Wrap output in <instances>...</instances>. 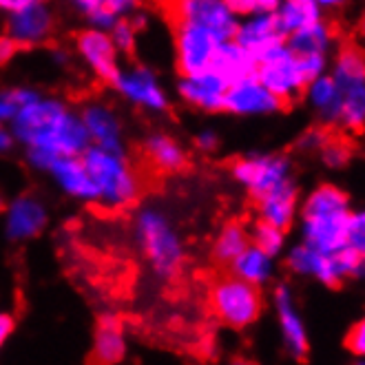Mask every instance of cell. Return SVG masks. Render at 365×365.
Returning a JSON list of instances; mask_svg holds the SVG:
<instances>
[{
    "instance_id": "1",
    "label": "cell",
    "mask_w": 365,
    "mask_h": 365,
    "mask_svg": "<svg viewBox=\"0 0 365 365\" xmlns=\"http://www.w3.org/2000/svg\"><path fill=\"white\" fill-rule=\"evenodd\" d=\"M11 122L16 138L29 146L31 162L45 170L58 155H82L91 142L82 118L53 100L34 98L20 106Z\"/></svg>"
},
{
    "instance_id": "2",
    "label": "cell",
    "mask_w": 365,
    "mask_h": 365,
    "mask_svg": "<svg viewBox=\"0 0 365 365\" xmlns=\"http://www.w3.org/2000/svg\"><path fill=\"white\" fill-rule=\"evenodd\" d=\"M96 184V202L109 210L131 206L140 195V175L122 151L104 146H87L80 155Z\"/></svg>"
},
{
    "instance_id": "3",
    "label": "cell",
    "mask_w": 365,
    "mask_h": 365,
    "mask_svg": "<svg viewBox=\"0 0 365 365\" xmlns=\"http://www.w3.org/2000/svg\"><path fill=\"white\" fill-rule=\"evenodd\" d=\"M348 197L336 186H319L306 202V244L321 252H336L348 246Z\"/></svg>"
},
{
    "instance_id": "4",
    "label": "cell",
    "mask_w": 365,
    "mask_h": 365,
    "mask_svg": "<svg viewBox=\"0 0 365 365\" xmlns=\"http://www.w3.org/2000/svg\"><path fill=\"white\" fill-rule=\"evenodd\" d=\"M135 232L144 257L160 277H175L184 262L180 235L158 208H142L135 217Z\"/></svg>"
},
{
    "instance_id": "5",
    "label": "cell",
    "mask_w": 365,
    "mask_h": 365,
    "mask_svg": "<svg viewBox=\"0 0 365 365\" xmlns=\"http://www.w3.org/2000/svg\"><path fill=\"white\" fill-rule=\"evenodd\" d=\"M332 80L341 96L339 122L352 131H359L365 124V51L356 42H348L341 49Z\"/></svg>"
},
{
    "instance_id": "6",
    "label": "cell",
    "mask_w": 365,
    "mask_h": 365,
    "mask_svg": "<svg viewBox=\"0 0 365 365\" xmlns=\"http://www.w3.org/2000/svg\"><path fill=\"white\" fill-rule=\"evenodd\" d=\"M210 310L220 321L232 328H246L262 312V297L257 286L237 274L217 279L208 292Z\"/></svg>"
},
{
    "instance_id": "7",
    "label": "cell",
    "mask_w": 365,
    "mask_h": 365,
    "mask_svg": "<svg viewBox=\"0 0 365 365\" xmlns=\"http://www.w3.org/2000/svg\"><path fill=\"white\" fill-rule=\"evenodd\" d=\"M170 25H200L210 29L220 40H230L237 29V16L226 0H160Z\"/></svg>"
},
{
    "instance_id": "8",
    "label": "cell",
    "mask_w": 365,
    "mask_h": 365,
    "mask_svg": "<svg viewBox=\"0 0 365 365\" xmlns=\"http://www.w3.org/2000/svg\"><path fill=\"white\" fill-rule=\"evenodd\" d=\"M255 76L284 104L297 100L310 84V80L306 78L302 69V60H299V56H294L286 45H282L257 62Z\"/></svg>"
},
{
    "instance_id": "9",
    "label": "cell",
    "mask_w": 365,
    "mask_h": 365,
    "mask_svg": "<svg viewBox=\"0 0 365 365\" xmlns=\"http://www.w3.org/2000/svg\"><path fill=\"white\" fill-rule=\"evenodd\" d=\"M175 49H178V67L182 76H192L210 69L220 47V38L210 29L200 25H175Z\"/></svg>"
},
{
    "instance_id": "10",
    "label": "cell",
    "mask_w": 365,
    "mask_h": 365,
    "mask_svg": "<svg viewBox=\"0 0 365 365\" xmlns=\"http://www.w3.org/2000/svg\"><path fill=\"white\" fill-rule=\"evenodd\" d=\"M232 38L237 40L257 62L282 45H286V31L279 25L274 11L255 14V18L246 20L244 25H237Z\"/></svg>"
},
{
    "instance_id": "11",
    "label": "cell",
    "mask_w": 365,
    "mask_h": 365,
    "mask_svg": "<svg viewBox=\"0 0 365 365\" xmlns=\"http://www.w3.org/2000/svg\"><path fill=\"white\" fill-rule=\"evenodd\" d=\"M290 164L286 158H248L232 166V175L237 178L255 200L266 195L277 184L288 180Z\"/></svg>"
},
{
    "instance_id": "12",
    "label": "cell",
    "mask_w": 365,
    "mask_h": 365,
    "mask_svg": "<svg viewBox=\"0 0 365 365\" xmlns=\"http://www.w3.org/2000/svg\"><path fill=\"white\" fill-rule=\"evenodd\" d=\"M53 31V16L49 7L42 3H31L16 11H9L7 36L18 47H34L45 42Z\"/></svg>"
},
{
    "instance_id": "13",
    "label": "cell",
    "mask_w": 365,
    "mask_h": 365,
    "mask_svg": "<svg viewBox=\"0 0 365 365\" xmlns=\"http://www.w3.org/2000/svg\"><path fill=\"white\" fill-rule=\"evenodd\" d=\"M286 106L282 100H279L274 93H270L264 84L257 80V76L232 82L228 91H226V100H224V109L240 113V115H257V113H270Z\"/></svg>"
},
{
    "instance_id": "14",
    "label": "cell",
    "mask_w": 365,
    "mask_h": 365,
    "mask_svg": "<svg viewBox=\"0 0 365 365\" xmlns=\"http://www.w3.org/2000/svg\"><path fill=\"white\" fill-rule=\"evenodd\" d=\"M115 89L126 96L131 102L146 106L153 111H164L166 109V96L158 80L153 78L151 71L146 69H118V73L111 80Z\"/></svg>"
},
{
    "instance_id": "15",
    "label": "cell",
    "mask_w": 365,
    "mask_h": 365,
    "mask_svg": "<svg viewBox=\"0 0 365 365\" xmlns=\"http://www.w3.org/2000/svg\"><path fill=\"white\" fill-rule=\"evenodd\" d=\"M228 87L230 84L217 71L206 69L192 76H184L180 84V93L192 106H200V109L206 111H220L224 109Z\"/></svg>"
},
{
    "instance_id": "16",
    "label": "cell",
    "mask_w": 365,
    "mask_h": 365,
    "mask_svg": "<svg viewBox=\"0 0 365 365\" xmlns=\"http://www.w3.org/2000/svg\"><path fill=\"white\" fill-rule=\"evenodd\" d=\"M78 51L84 62L93 69L96 76L102 80H113L118 73V47L109 34L102 29H89L78 36Z\"/></svg>"
},
{
    "instance_id": "17",
    "label": "cell",
    "mask_w": 365,
    "mask_h": 365,
    "mask_svg": "<svg viewBox=\"0 0 365 365\" xmlns=\"http://www.w3.org/2000/svg\"><path fill=\"white\" fill-rule=\"evenodd\" d=\"M47 170L56 178V182L62 186L64 192H69V195L78 200L96 202L98 197L96 184L80 155H58L51 160Z\"/></svg>"
},
{
    "instance_id": "18",
    "label": "cell",
    "mask_w": 365,
    "mask_h": 365,
    "mask_svg": "<svg viewBox=\"0 0 365 365\" xmlns=\"http://www.w3.org/2000/svg\"><path fill=\"white\" fill-rule=\"evenodd\" d=\"M288 264L294 272L312 274L328 286H339L341 279H346L334 252H321L308 244L294 248L288 257Z\"/></svg>"
},
{
    "instance_id": "19",
    "label": "cell",
    "mask_w": 365,
    "mask_h": 365,
    "mask_svg": "<svg viewBox=\"0 0 365 365\" xmlns=\"http://www.w3.org/2000/svg\"><path fill=\"white\" fill-rule=\"evenodd\" d=\"M210 69L217 71L228 84L252 78L257 73V60L240 45L237 40H222Z\"/></svg>"
},
{
    "instance_id": "20",
    "label": "cell",
    "mask_w": 365,
    "mask_h": 365,
    "mask_svg": "<svg viewBox=\"0 0 365 365\" xmlns=\"http://www.w3.org/2000/svg\"><path fill=\"white\" fill-rule=\"evenodd\" d=\"M82 124L96 146L122 151V128L115 113L104 104H89L82 111Z\"/></svg>"
},
{
    "instance_id": "21",
    "label": "cell",
    "mask_w": 365,
    "mask_h": 365,
    "mask_svg": "<svg viewBox=\"0 0 365 365\" xmlns=\"http://www.w3.org/2000/svg\"><path fill=\"white\" fill-rule=\"evenodd\" d=\"M47 222V212L36 197H20L7 210V235L11 240H29Z\"/></svg>"
},
{
    "instance_id": "22",
    "label": "cell",
    "mask_w": 365,
    "mask_h": 365,
    "mask_svg": "<svg viewBox=\"0 0 365 365\" xmlns=\"http://www.w3.org/2000/svg\"><path fill=\"white\" fill-rule=\"evenodd\" d=\"M294 204H297V188L290 184V180H284L282 184H277L272 190H268L266 195L257 200L262 220L282 230H286L292 224Z\"/></svg>"
},
{
    "instance_id": "23",
    "label": "cell",
    "mask_w": 365,
    "mask_h": 365,
    "mask_svg": "<svg viewBox=\"0 0 365 365\" xmlns=\"http://www.w3.org/2000/svg\"><path fill=\"white\" fill-rule=\"evenodd\" d=\"M144 162L151 166L155 173H178L186 166V153L184 148L168 135H151L144 142L142 148Z\"/></svg>"
},
{
    "instance_id": "24",
    "label": "cell",
    "mask_w": 365,
    "mask_h": 365,
    "mask_svg": "<svg viewBox=\"0 0 365 365\" xmlns=\"http://www.w3.org/2000/svg\"><path fill=\"white\" fill-rule=\"evenodd\" d=\"M274 299H277V310H279V319H282V330H284L288 348L297 359H304L308 354V339H306V330L302 326V321H299V314L292 308L290 290L286 286L277 288Z\"/></svg>"
},
{
    "instance_id": "25",
    "label": "cell",
    "mask_w": 365,
    "mask_h": 365,
    "mask_svg": "<svg viewBox=\"0 0 365 365\" xmlns=\"http://www.w3.org/2000/svg\"><path fill=\"white\" fill-rule=\"evenodd\" d=\"M126 352V339L122 324L115 317H102L96 339H93V359L100 363H120Z\"/></svg>"
},
{
    "instance_id": "26",
    "label": "cell",
    "mask_w": 365,
    "mask_h": 365,
    "mask_svg": "<svg viewBox=\"0 0 365 365\" xmlns=\"http://www.w3.org/2000/svg\"><path fill=\"white\" fill-rule=\"evenodd\" d=\"M232 272L237 274L244 282L252 284V286H259L264 284L266 279L272 272V262H270V255L264 252L262 248L257 246H246L235 259L230 262Z\"/></svg>"
},
{
    "instance_id": "27",
    "label": "cell",
    "mask_w": 365,
    "mask_h": 365,
    "mask_svg": "<svg viewBox=\"0 0 365 365\" xmlns=\"http://www.w3.org/2000/svg\"><path fill=\"white\" fill-rule=\"evenodd\" d=\"M274 14H277L279 25H282V29L286 31V36L321 20L317 0H284L282 7H279Z\"/></svg>"
},
{
    "instance_id": "28",
    "label": "cell",
    "mask_w": 365,
    "mask_h": 365,
    "mask_svg": "<svg viewBox=\"0 0 365 365\" xmlns=\"http://www.w3.org/2000/svg\"><path fill=\"white\" fill-rule=\"evenodd\" d=\"M330 42V29L326 23H317L299 29L294 34H288L286 47L294 53V56H308V53H324L328 49Z\"/></svg>"
},
{
    "instance_id": "29",
    "label": "cell",
    "mask_w": 365,
    "mask_h": 365,
    "mask_svg": "<svg viewBox=\"0 0 365 365\" xmlns=\"http://www.w3.org/2000/svg\"><path fill=\"white\" fill-rule=\"evenodd\" d=\"M310 100L326 122H339L341 118V96L332 78L319 76L308 84Z\"/></svg>"
},
{
    "instance_id": "30",
    "label": "cell",
    "mask_w": 365,
    "mask_h": 365,
    "mask_svg": "<svg viewBox=\"0 0 365 365\" xmlns=\"http://www.w3.org/2000/svg\"><path fill=\"white\" fill-rule=\"evenodd\" d=\"M248 246V235L242 224H228L215 242V259L230 264Z\"/></svg>"
},
{
    "instance_id": "31",
    "label": "cell",
    "mask_w": 365,
    "mask_h": 365,
    "mask_svg": "<svg viewBox=\"0 0 365 365\" xmlns=\"http://www.w3.org/2000/svg\"><path fill=\"white\" fill-rule=\"evenodd\" d=\"M140 0H100V11L93 18L98 27H113L118 18L126 16L138 7Z\"/></svg>"
},
{
    "instance_id": "32",
    "label": "cell",
    "mask_w": 365,
    "mask_h": 365,
    "mask_svg": "<svg viewBox=\"0 0 365 365\" xmlns=\"http://www.w3.org/2000/svg\"><path fill=\"white\" fill-rule=\"evenodd\" d=\"M252 237H255V246L262 248L264 252H268L270 257L277 255L279 250H282V246H284V230L272 226V224H268V222H264V220L255 226Z\"/></svg>"
},
{
    "instance_id": "33",
    "label": "cell",
    "mask_w": 365,
    "mask_h": 365,
    "mask_svg": "<svg viewBox=\"0 0 365 365\" xmlns=\"http://www.w3.org/2000/svg\"><path fill=\"white\" fill-rule=\"evenodd\" d=\"M321 153H324V160L326 164L330 166H343L348 160H350V146L343 138H334V135H328L326 142L321 144Z\"/></svg>"
},
{
    "instance_id": "34",
    "label": "cell",
    "mask_w": 365,
    "mask_h": 365,
    "mask_svg": "<svg viewBox=\"0 0 365 365\" xmlns=\"http://www.w3.org/2000/svg\"><path fill=\"white\" fill-rule=\"evenodd\" d=\"M226 5L235 16H255L264 11H274L279 0H226Z\"/></svg>"
},
{
    "instance_id": "35",
    "label": "cell",
    "mask_w": 365,
    "mask_h": 365,
    "mask_svg": "<svg viewBox=\"0 0 365 365\" xmlns=\"http://www.w3.org/2000/svg\"><path fill=\"white\" fill-rule=\"evenodd\" d=\"M118 51H133L135 47V27L128 20H115L113 34H111Z\"/></svg>"
},
{
    "instance_id": "36",
    "label": "cell",
    "mask_w": 365,
    "mask_h": 365,
    "mask_svg": "<svg viewBox=\"0 0 365 365\" xmlns=\"http://www.w3.org/2000/svg\"><path fill=\"white\" fill-rule=\"evenodd\" d=\"M348 246L365 257V212L352 215L348 224Z\"/></svg>"
},
{
    "instance_id": "37",
    "label": "cell",
    "mask_w": 365,
    "mask_h": 365,
    "mask_svg": "<svg viewBox=\"0 0 365 365\" xmlns=\"http://www.w3.org/2000/svg\"><path fill=\"white\" fill-rule=\"evenodd\" d=\"M346 346L350 348V352H352V354L365 356V319H361L359 324L350 330Z\"/></svg>"
},
{
    "instance_id": "38",
    "label": "cell",
    "mask_w": 365,
    "mask_h": 365,
    "mask_svg": "<svg viewBox=\"0 0 365 365\" xmlns=\"http://www.w3.org/2000/svg\"><path fill=\"white\" fill-rule=\"evenodd\" d=\"M11 332H14V319H11V314L0 312V348L5 346V341L11 336Z\"/></svg>"
},
{
    "instance_id": "39",
    "label": "cell",
    "mask_w": 365,
    "mask_h": 365,
    "mask_svg": "<svg viewBox=\"0 0 365 365\" xmlns=\"http://www.w3.org/2000/svg\"><path fill=\"white\" fill-rule=\"evenodd\" d=\"M16 42L9 36H0V64H5L16 53Z\"/></svg>"
},
{
    "instance_id": "40",
    "label": "cell",
    "mask_w": 365,
    "mask_h": 365,
    "mask_svg": "<svg viewBox=\"0 0 365 365\" xmlns=\"http://www.w3.org/2000/svg\"><path fill=\"white\" fill-rule=\"evenodd\" d=\"M31 3H42V0H0V9L3 11H16L25 5H31Z\"/></svg>"
},
{
    "instance_id": "41",
    "label": "cell",
    "mask_w": 365,
    "mask_h": 365,
    "mask_svg": "<svg viewBox=\"0 0 365 365\" xmlns=\"http://www.w3.org/2000/svg\"><path fill=\"white\" fill-rule=\"evenodd\" d=\"M197 146H200V148H212V146H215V135H212V133H202V135L197 138Z\"/></svg>"
},
{
    "instance_id": "42",
    "label": "cell",
    "mask_w": 365,
    "mask_h": 365,
    "mask_svg": "<svg viewBox=\"0 0 365 365\" xmlns=\"http://www.w3.org/2000/svg\"><path fill=\"white\" fill-rule=\"evenodd\" d=\"M9 144H11V138L3 131V128H0V151H7Z\"/></svg>"
},
{
    "instance_id": "43",
    "label": "cell",
    "mask_w": 365,
    "mask_h": 365,
    "mask_svg": "<svg viewBox=\"0 0 365 365\" xmlns=\"http://www.w3.org/2000/svg\"><path fill=\"white\" fill-rule=\"evenodd\" d=\"M319 5H324V7H339V5H343L346 0H317Z\"/></svg>"
},
{
    "instance_id": "44",
    "label": "cell",
    "mask_w": 365,
    "mask_h": 365,
    "mask_svg": "<svg viewBox=\"0 0 365 365\" xmlns=\"http://www.w3.org/2000/svg\"><path fill=\"white\" fill-rule=\"evenodd\" d=\"M361 34H363V38H365V18H363V23H361Z\"/></svg>"
},
{
    "instance_id": "45",
    "label": "cell",
    "mask_w": 365,
    "mask_h": 365,
    "mask_svg": "<svg viewBox=\"0 0 365 365\" xmlns=\"http://www.w3.org/2000/svg\"><path fill=\"white\" fill-rule=\"evenodd\" d=\"M0 208H3V200H0Z\"/></svg>"
}]
</instances>
